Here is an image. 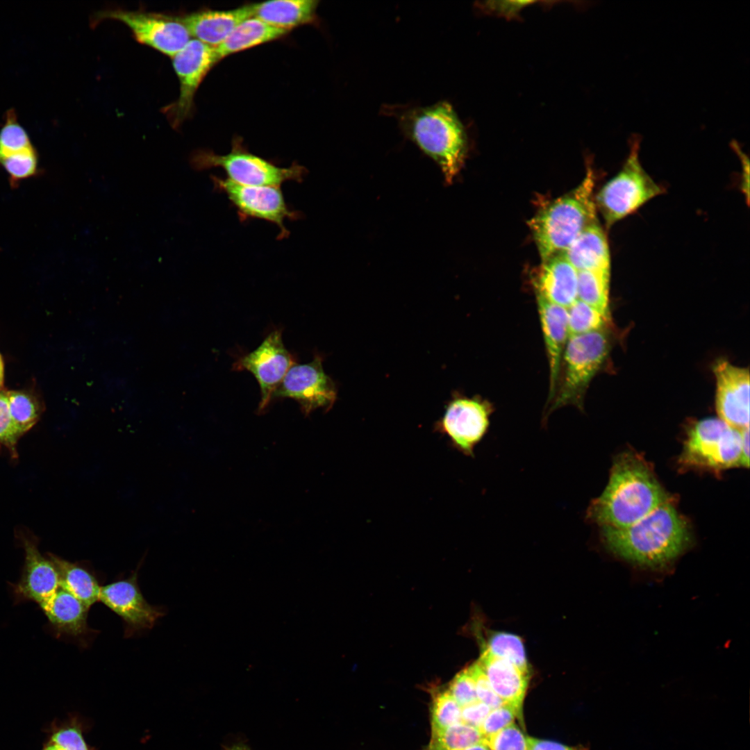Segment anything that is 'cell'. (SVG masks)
I'll use <instances>...</instances> for the list:
<instances>
[{"label": "cell", "mask_w": 750, "mask_h": 750, "mask_svg": "<svg viewBox=\"0 0 750 750\" xmlns=\"http://www.w3.org/2000/svg\"><path fill=\"white\" fill-rule=\"evenodd\" d=\"M178 17L191 37L216 48L239 24L253 17V14L249 4L228 10H204Z\"/></svg>", "instance_id": "cell-20"}, {"label": "cell", "mask_w": 750, "mask_h": 750, "mask_svg": "<svg viewBox=\"0 0 750 750\" xmlns=\"http://www.w3.org/2000/svg\"><path fill=\"white\" fill-rule=\"evenodd\" d=\"M288 33L251 17L239 24L215 49L220 61L231 54L278 40Z\"/></svg>", "instance_id": "cell-26"}, {"label": "cell", "mask_w": 750, "mask_h": 750, "mask_svg": "<svg viewBox=\"0 0 750 750\" xmlns=\"http://www.w3.org/2000/svg\"><path fill=\"white\" fill-rule=\"evenodd\" d=\"M516 718L515 710L508 705L492 709L479 728L483 740L515 723Z\"/></svg>", "instance_id": "cell-39"}, {"label": "cell", "mask_w": 750, "mask_h": 750, "mask_svg": "<svg viewBox=\"0 0 750 750\" xmlns=\"http://www.w3.org/2000/svg\"><path fill=\"white\" fill-rule=\"evenodd\" d=\"M462 750H490L486 743L483 740L465 748Z\"/></svg>", "instance_id": "cell-47"}, {"label": "cell", "mask_w": 750, "mask_h": 750, "mask_svg": "<svg viewBox=\"0 0 750 750\" xmlns=\"http://www.w3.org/2000/svg\"><path fill=\"white\" fill-rule=\"evenodd\" d=\"M564 254L577 271L610 270L608 240L598 221L586 227Z\"/></svg>", "instance_id": "cell-24"}, {"label": "cell", "mask_w": 750, "mask_h": 750, "mask_svg": "<svg viewBox=\"0 0 750 750\" xmlns=\"http://www.w3.org/2000/svg\"><path fill=\"white\" fill-rule=\"evenodd\" d=\"M381 112L396 119L403 133L438 164L447 183L453 181L466 157L467 135L451 103L385 105Z\"/></svg>", "instance_id": "cell-3"}, {"label": "cell", "mask_w": 750, "mask_h": 750, "mask_svg": "<svg viewBox=\"0 0 750 750\" xmlns=\"http://www.w3.org/2000/svg\"><path fill=\"white\" fill-rule=\"evenodd\" d=\"M716 379V410L719 418L738 430L749 427V371L717 360L713 365Z\"/></svg>", "instance_id": "cell-16"}, {"label": "cell", "mask_w": 750, "mask_h": 750, "mask_svg": "<svg viewBox=\"0 0 750 750\" xmlns=\"http://www.w3.org/2000/svg\"><path fill=\"white\" fill-rule=\"evenodd\" d=\"M447 690L461 708L478 701L474 681L469 668L457 674Z\"/></svg>", "instance_id": "cell-38"}, {"label": "cell", "mask_w": 750, "mask_h": 750, "mask_svg": "<svg viewBox=\"0 0 750 750\" xmlns=\"http://www.w3.org/2000/svg\"><path fill=\"white\" fill-rule=\"evenodd\" d=\"M491 710L486 704L477 701L461 708L462 722L479 729Z\"/></svg>", "instance_id": "cell-41"}, {"label": "cell", "mask_w": 750, "mask_h": 750, "mask_svg": "<svg viewBox=\"0 0 750 750\" xmlns=\"http://www.w3.org/2000/svg\"><path fill=\"white\" fill-rule=\"evenodd\" d=\"M0 167L6 172L11 188L33 178L40 172L38 153L35 147L8 156L0 160Z\"/></svg>", "instance_id": "cell-31"}, {"label": "cell", "mask_w": 750, "mask_h": 750, "mask_svg": "<svg viewBox=\"0 0 750 750\" xmlns=\"http://www.w3.org/2000/svg\"><path fill=\"white\" fill-rule=\"evenodd\" d=\"M742 431L719 417L694 422L687 431L679 463L713 472L742 466Z\"/></svg>", "instance_id": "cell-6"}, {"label": "cell", "mask_w": 750, "mask_h": 750, "mask_svg": "<svg viewBox=\"0 0 750 750\" xmlns=\"http://www.w3.org/2000/svg\"><path fill=\"white\" fill-rule=\"evenodd\" d=\"M609 342L603 330L568 338L562 358V378L550 411L567 405L582 406L584 392L604 362Z\"/></svg>", "instance_id": "cell-8"}, {"label": "cell", "mask_w": 750, "mask_h": 750, "mask_svg": "<svg viewBox=\"0 0 750 750\" xmlns=\"http://www.w3.org/2000/svg\"><path fill=\"white\" fill-rule=\"evenodd\" d=\"M39 606L60 635L83 640L95 632L88 624L90 608L61 587Z\"/></svg>", "instance_id": "cell-22"}, {"label": "cell", "mask_w": 750, "mask_h": 750, "mask_svg": "<svg viewBox=\"0 0 750 750\" xmlns=\"http://www.w3.org/2000/svg\"><path fill=\"white\" fill-rule=\"evenodd\" d=\"M474 678L478 701L491 709L505 704L492 688L483 669L477 661L468 667Z\"/></svg>", "instance_id": "cell-40"}, {"label": "cell", "mask_w": 750, "mask_h": 750, "mask_svg": "<svg viewBox=\"0 0 750 750\" xmlns=\"http://www.w3.org/2000/svg\"><path fill=\"white\" fill-rule=\"evenodd\" d=\"M48 557L58 572L60 585L81 601L88 608L99 601L101 588L98 574L83 562H72L52 553Z\"/></svg>", "instance_id": "cell-25"}, {"label": "cell", "mask_w": 750, "mask_h": 750, "mask_svg": "<svg viewBox=\"0 0 750 750\" xmlns=\"http://www.w3.org/2000/svg\"><path fill=\"white\" fill-rule=\"evenodd\" d=\"M731 146L733 148V149L736 152L737 155L739 156V158H740V159L741 160L742 165L743 176H742V189L743 190L744 194L747 196V200L748 201L749 200V158H748L747 156L742 152V149H740V146L738 145V142L736 141L733 140L732 142L731 143Z\"/></svg>", "instance_id": "cell-44"}, {"label": "cell", "mask_w": 750, "mask_h": 750, "mask_svg": "<svg viewBox=\"0 0 750 750\" xmlns=\"http://www.w3.org/2000/svg\"><path fill=\"white\" fill-rule=\"evenodd\" d=\"M5 393L8 397L11 417L24 435L38 421L40 406L31 395L24 392L12 390Z\"/></svg>", "instance_id": "cell-33"}, {"label": "cell", "mask_w": 750, "mask_h": 750, "mask_svg": "<svg viewBox=\"0 0 750 750\" xmlns=\"http://www.w3.org/2000/svg\"><path fill=\"white\" fill-rule=\"evenodd\" d=\"M42 750H64V749H62L61 747H60L56 744H55V743H53V742L49 740L48 742L44 745V748Z\"/></svg>", "instance_id": "cell-48"}, {"label": "cell", "mask_w": 750, "mask_h": 750, "mask_svg": "<svg viewBox=\"0 0 750 750\" xmlns=\"http://www.w3.org/2000/svg\"><path fill=\"white\" fill-rule=\"evenodd\" d=\"M749 464V427L742 431V466Z\"/></svg>", "instance_id": "cell-46"}, {"label": "cell", "mask_w": 750, "mask_h": 750, "mask_svg": "<svg viewBox=\"0 0 750 750\" xmlns=\"http://www.w3.org/2000/svg\"><path fill=\"white\" fill-rule=\"evenodd\" d=\"M317 0H276L251 4L253 17L275 28L290 31L316 19Z\"/></svg>", "instance_id": "cell-23"}, {"label": "cell", "mask_w": 750, "mask_h": 750, "mask_svg": "<svg viewBox=\"0 0 750 750\" xmlns=\"http://www.w3.org/2000/svg\"><path fill=\"white\" fill-rule=\"evenodd\" d=\"M492 688L501 701L515 710L524 727L523 703L528 685V674L512 663L491 656L484 650L478 660Z\"/></svg>", "instance_id": "cell-18"}, {"label": "cell", "mask_w": 750, "mask_h": 750, "mask_svg": "<svg viewBox=\"0 0 750 750\" xmlns=\"http://www.w3.org/2000/svg\"><path fill=\"white\" fill-rule=\"evenodd\" d=\"M492 411V406L482 399L456 397L436 422L435 431L447 436L456 450L474 457L476 446L488 431Z\"/></svg>", "instance_id": "cell-12"}, {"label": "cell", "mask_w": 750, "mask_h": 750, "mask_svg": "<svg viewBox=\"0 0 750 750\" xmlns=\"http://www.w3.org/2000/svg\"><path fill=\"white\" fill-rule=\"evenodd\" d=\"M296 363L294 356L283 342L282 328L271 331L253 351L238 358L235 371L250 372L260 390L259 411L267 408L272 395L289 369Z\"/></svg>", "instance_id": "cell-13"}, {"label": "cell", "mask_w": 750, "mask_h": 750, "mask_svg": "<svg viewBox=\"0 0 750 750\" xmlns=\"http://www.w3.org/2000/svg\"><path fill=\"white\" fill-rule=\"evenodd\" d=\"M533 1H488L484 6H479L486 10H492L506 17L515 16L522 7Z\"/></svg>", "instance_id": "cell-42"}, {"label": "cell", "mask_w": 750, "mask_h": 750, "mask_svg": "<svg viewBox=\"0 0 750 750\" xmlns=\"http://www.w3.org/2000/svg\"><path fill=\"white\" fill-rule=\"evenodd\" d=\"M34 147L25 128L20 124L13 109L6 112L0 128V160L12 154Z\"/></svg>", "instance_id": "cell-32"}, {"label": "cell", "mask_w": 750, "mask_h": 750, "mask_svg": "<svg viewBox=\"0 0 750 750\" xmlns=\"http://www.w3.org/2000/svg\"><path fill=\"white\" fill-rule=\"evenodd\" d=\"M336 397L335 385L325 373L322 358L319 354H315L308 363L293 365L272 395V399H294L305 414L319 408H330Z\"/></svg>", "instance_id": "cell-14"}, {"label": "cell", "mask_w": 750, "mask_h": 750, "mask_svg": "<svg viewBox=\"0 0 750 750\" xmlns=\"http://www.w3.org/2000/svg\"><path fill=\"white\" fill-rule=\"evenodd\" d=\"M536 297L549 365L548 401L551 403L558 385L562 355L569 338L567 309L547 301L538 294Z\"/></svg>", "instance_id": "cell-19"}, {"label": "cell", "mask_w": 750, "mask_h": 750, "mask_svg": "<svg viewBox=\"0 0 750 750\" xmlns=\"http://www.w3.org/2000/svg\"><path fill=\"white\" fill-rule=\"evenodd\" d=\"M190 164L198 171L220 167L227 178L241 185L251 186H280L284 182L303 181L308 171L293 162L289 167H281L272 161L249 152L240 139H234L231 151L219 155L209 150H199L191 156Z\"/></svg>", "instance_id": "cell-7"}, {"label": "cell", "mask_w": 750, "mask_h": 750, "mask_svg": "<svg viewBox=\"0 0 750 750\" xmlns=\"http://www.w3.org/2000/svg\"><path fill=\"white\" fill-rule=\"evenodd\" d=\"M483 740L479 729L461 722L440 731H431L426 750H462Z\"/></svg>", "instance_id": "cell-28"}, {"label": "cell", "mask_w": 750, "mask_h": 750, "mask_svg": "<svg viewBox=\"0 0 750 750\" xmlns=\"http://www.w3.org/2000/svg\"><path fill=\"white\" fill-rule=\"evenodd\" d=\"M527 742L528 750H585L566 746L557 742L541 740L531 736H527Z\"/></svg>", "instance_id": "cell-43"}, {"label": "cell", "mask_w": 750, "mask_h": 750, "mask_svg": "<svg viewBox=\"0 0 750 750\" xmlns=\"http://www.w3.org/2000/svg\"><path fill=\"white\" fill-rule=\"evenodd\" d=\"M105 19L124 24L139 43L171 58L192 38L178 16L122 9L106 10L97 13L96 22Z\"/></svg>", "instance_id": "cell-10"}, {"label": "cell", "mask_w": 750, "mask_h": 750, "mask_svg": "<svg viewBox=\"0 0 750 750\" xmlns=\"http://www.w3.org/2000/svg\"><path fill=\"white\" fill-rule=\"evenodd\" d=\"M172 59L180 92L177 100L167 106L165 112L176 128L190 115L199 85L219 60L215 48L195 39L190 40Z\"/></svg>", "instance_id": "cell-11"}, {"label": "cell", "mask_w": 750, "mask_h": 750, "mask_svg": "<svg viewBox=\"0 0 750 750\" xmlns=\"http://www.w3.org/2000/svg\"><path fill=\"white\" fill-rule=\"evenodd\" d=\"M99 601L121 617L124 635L151 628L165 614L161 606L151 605L144 597L138 582V571L102 585Z\"/></svg>", "instance_id": "cell-15"}, {"label": "cell", "mask_w": 750, "mask_h": 750, "mask_svg": "<svg viewBox=\"0 0 750 750\" xmlns=\"http://www.w3.org/2000/svg\"><path fill=\"white\" fill-rule=\"evenodd\" d=\"M210 177L214 189L227 197L236 209L240 222L258 219L274 224L279 228L278 240L290 235L284 221L297 220L301 217L300 212L290 208L280 186L244 185L227 178Z\"/></svg>", "instance_id": "cell-9"}, {"label": "cell", "mask_w": 750, "mask_h": 750, "mask_svg": "<svg viewBox=\"0 0 750 750\" xmlns=\"http://www.w3.org/2000/svg\"><path fill=\"white\" fill-rule=\"evenodd\" d=\"M4 378V369L2 357L0 354V390L3 388Z\"/></svg>", "instance_id": "cell-49"}, {"label": "cell", "mask_w": 750, "mask_h": 750, "mask_svg": "<svg viewBox=\"0 0 750 750\" xmlns=\"http://www.w3.org/2000/svg\"><path fill=\"white\" fill-rule=\"evenodd\" d=\"M640 141L639 135H632L629 140L630 151L622 168L596 196V207L607 228L663 192V188L652 179L641 165L639 158Z\"/></svg>", "instance_id": "cell-5"}, {"label": "cell", "mask_w": 750, "mask_h": 750, "mask_svg": "<svg viewBox=\"0 0 750 750\" xmlns=\"http://www.w3.org/2000/svg\"><path fill=\"white\" fill-rule=\"evenodd\" d=\"M610 279L608 269L578 271V299L594 308L609 320Z\"/></svg>", "instance_id": "cell-27"}, {"label": "cell", "mask_w": 750, "mask_h": 750, "mask_svg": "<svg viewBox=\"0 0 750 750\" xmlns=\"http://www.w3.org/2000/svg\"><path fill=\"white\" fill-rule=\"evenodd\" d=\"M483 741L490 750H528L527 735L515 723Z\"/></svg>", "instance_id": "cell-37"}, {"label": "cell", "mask_w": 750, "mask_h": 750, "mask_svg": "<svg viewBox=\"0 0 750 750\" xmlns=\"http://www.w3.org/2000/svg\"><path fill=\"white\" fill-rule=\"evenodd\" d=\"M534 284L536 294L565 308L578 299V271L564 253L542 261Z\"/></svg>", "instance_id": "cell-21"}, {"label": "cell", "mask_w": 750, "mask_h": 750, "mask_svg": "<svg viewBox=\"0 0 750 750\" xmlns=\"http://www.w3.org/2000/svg\"><path fill=\"white\" fill-rule=\"evenodd\" d=\"M567 309L569 337L601 331L610 322L597 309L578 299Z\"/></svg>", "instance_id": "cell-30"}, {"label": "cell", "mask_w": 750, "mask_h": 750, "mask_svg": "<svg viewBox=\"0 0 750 750\" xmlns=\"http://www.w3.org/2000/svg\"><path fill=\"white\" fill-rule=\"evenodd\" d=\"M222 750H252L247 741L238 736L226 740L222 744Z\"/></svg>", "instance_id": "cell-45"}, {"label": "cell", "mask_w": 750, "mask_h": 750, "mask_svg": "<svg viewBox=\"0 0 750 750\" xmlns=\"http://www.w3.org/2000/svg\"><path fill=\"white\" fill-rule=\"evenodd\" d=\"M88 728L85 723L77 717L56 728L49 741L64 750H94L86 742L84 733Z\"/></svg>", "instance_id": "cell-35"}, {"label": "cell", "mask_w": 750, "mask_h": 750, "mask_svg": "<svg viewBox=\"0 0 750 750\" xmlns=\"http://www.w3.org/2000/svg\"><path fill=\"white\" fill-rule=\"evenodd\" d=\"M594 186V176L589 169L577 188L545 206L530 220L542 261L564 253L586 227L598 221Z\"/></svg>", "instance_id": "cell-4"}, {"label": "cell", "mask_w": 750, "mask_h": 750, "mask_svg": "<svg viewBox=\"0 0 750 750\" xmlns=\"http://www.w3.org/2000/svg\"><path fill=\"white\" fill-rule=\"evenodd\" d=\"M461 708L448 690L435 694L431 706V731L461 722Z\"/></svg>", "instance_id": "cell-34"}, {"label": "cell", "mask_w": 750, "mask_h": 750, "mask_svg": "<svg viewBox=\"0 0 750 750\" xmlns=\"http://www.w3.org/2000/svg\"><path fill=\"white\" fill-rule=\"evenodd\" d=\"M669 501L652 467L633 451L618 455L603 492L591 501L586 518L600 528H623Z\"/></svg>", "instance_id": "cell-1"}, {"label": "cell", "mask_w": 750, "mask_h": 750, "mask_svg": "<svg viewBox=\"0 0 750 750\" xmlns=\"http://www.w3.org/2000/svg\"><path fill=\"white\" fill-rule=\"evenodd\" d=\"M491 656L506 660L526 673H529L524 644L516 635L499 632L489 639L485 649Z\"/></svg>", "instance_id": "cell-29"}, {"label": "cell", "mask_w": 750, "mask_h": 750, "mask_svg": "<svg viewBox=\"0 0 750 750\" xmlns=\"http://www.w3.org/2000/svg\"><path fill=\"white\" fill-rule=\"evenodd\" d=\"M601 535L607 548L615 555L655 569L669 565L691 540L688 522L670 500L630 526L601 528Z\"/></svg>", "instance_id": "cell-2"}, {"label": "cell", "mask_w": 750, "mask_h": 750, "mask_svg": "<svg viewBox=\"0 0 750 750\" xmlns=\"http://www.w3.org/2000/svg\"><path fill=\"white\" fill-rule=\"evenodd\" d=\"M22 542L24 564L20 579L12 585V590L16 600L40 605L60 587L58 572L51 559L41 554L33 540L23 538Z\"/></svg>", "instance_id": "cell-17"}, {"label": "cell", "mask_w": 750, "mask_h": 750, "mask_svg": "<svg viewBox=\"0 0 750 750\" xmlns=\"http://www.w3.org/2000/svg\"><path fill=\"white\" fill-rule=\"evenodd\" d=\"M22 435L11 417L8 397L5 392H0V446L5 447L14 458H17V445Z\"/></svg>", "instance_id": "cell-36"}]
</instances>
